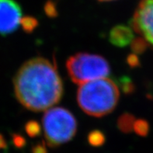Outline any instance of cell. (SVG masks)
<instances>
[{"mask_svg": "<svg viewBox=\"0 0 153 153\" xmlns=\"http://www.w3.org/2000/svg\"><path fill=\"white\" fill-rule=\"evenodd\" d=\"M134 40V33L131 27L117 25L111 29L109 33V41L116 47L124 48L130 45Z\"/></svg>", "mask_w": 153, "mask_h": 153, "instance_id": "obj_7", "label": "cell"}, {"mask_svg": "<svg viewBox=\"0 0 153 153\" xmlns=\"http://www.w3.org/2000/svg\"><path fill=\"white\" fill-rule=\"evenodd\" d=\"M134 131L138 135L146 136L149 134V124L146 120H143V119L135 120L134 124Z\"/></svg>", "mask_w": 153, "mask_h": 153, "instance_id": "obj_11", "label": "cell"}, {"mask_svg": "<svg viewBox=\"0 0 153 153\" xmlns=\"http://www.w3.org/2000/svg\"><path fill=\"white\" fill-rule=\"evenodd\" d=\"M127 62H128V64L132 68H136V67L139 66L140 65L139 58H138V55L135 54L128 55V58H127Z\"/></svg>", "mask_w": 153, "mask_h": 153, "instance_id": "obj_16", "label": "cell"}, {"mask_svg": "<svg viewBox=\"0 0 153 153\" xmlns=\"http://www.w3.org/2000/svg\"><path fill=\"white\" fill-rule=\"evenodd\" d=\"M14 138V143L16 144V146H18V147H20V146H23L25 143V139L23 138H22L21 136L19 135H15L13 137Z\"/></svg>", "mask_w": 153, "mask_h": 153, "instance_id": "obj_18", "label": "cell"}, {"mask_svg": "<svg viewBox=\"0 0 153 153\" xmlns=\"http://www.w3.org/2000/svg\"><path fill=\"white\" fill-rule=\"evenodd\" d=\"M43 128L48 145L57 147L69 142L75 136L77 122L69 111L62 107H53L44 115Z\"/></svg>", "mask_w": 153, "mask_h": 153, "instance_id": "obj_3", "label": "cell"}, {"mask_svg": "<svg viewBox=\"0 0 153 153\" xmlns=\"http://www.w3.org/2000/svg\"><path fill=\"white\" fill-rule=\"evenodd\" d=\"M71 79L78 84L106 78L110 74L107 61L100 55L78 53L70 57L66 62Z\"/></svg>", "mask_w": 153, "mask_h": 153, "instance_id": "obj_4", "label": "cell"}, {"mask_svg": "<svg viewBox=\"0 0 153 153\" xmlns=\"http://www.w3.org/2000/svg\"><path fill=\"white\" fill-rule=\"evenodd\" d=\"M88 141L91 146H100L104 143L105 136L100 131H93L88 135Z\"/></svg>", "mask_w": 153, "mask_h": 153, "instance_id": "obj_10", "label": "cell"}, {"mask_svg": "<svg viewBox=\"0 0 153 153\" xmlns=\"http://www.w3.org/2000/svg\"><path fill=\"white\" fill-rule=\"evenodd\" d=\"M131 23L137 33L153 45V0H141Z\"/></svg>", "mask_w": 153, "mask_h": 153, "instance_id": "obj_5", "label": "cell"}, {"mask_svg": "<svg viewBox=\"0 0 153 153\" xmlns=\"http://www.w3.org/2000/svg\"><path fill=\"white\" fill-rule=\"evenodd\" d=\"M20 24H21L22 27H23V29L24 30L25 32H27V33H31L37 27L38 22H37V20L34 17L25 16V17L22 18Z\"/></svg>", "mask_w": 153, "mask_h": 153, "instance_id": "obj_13", "label": "cell"}, {"mask_svg": "<svg viewBox=\"0 0 153 153\" xmlns=\"http://www.w3.org/2000/svg\"><path fill=\"white\" fill-rule=\"evenodd\" d=\"M45 10L46 14L50 17H55L57 16V10L54 3L52 2H48L45 5Z\"/></svg>", "mask_w": 153, "mask_h": 153, "instance_id": "obj_15", "label": "cell"}, {"mask_svg": "<svg viewBox=\"0 0 153 153\" xmlns=\"http://www.w3.org/2000/svg\"><path fill=\"white\" fill-rule=\"evenodd\" d=\"M118 81L120 86L121 87L124 93L129 94V93H131L134 91V85L129 77L123 76Z\"/></svg>", "mask_w": 153, "mask_h": 153, "instance_id": "obj_14", "label": "cell"}, {"mask_svg": "<svg viewBox=\"0 0 153 153\" xmlns=\"http://www.w3.org/2000/svg\"><path fill=\"white\" fill-rule=\"evenodd\" d=\"M6 147V141L4 139V138L0 134V149H5Z\"/></svg>", "mask_w": 153, "mask_h": 153, "instance_id": "obj_19", "label": "cell"}, {"mask_svg": "<svg viewBox=\"0 0 153 153\" xmlns=\"http://www.w3.org/2000/svg\"><path fill=\"white\" fill-rule=\"evenodd\" d=\"M25 131L30 137L34 138V137H37L41 134V125L36 120H30L26 124Z\"/></svg>", "mask_w": 153, "mask_h": 153, "instance_id": "obj_12", "label": "cell"}, {"mask_svg": "<svg viewBox=\"0 0 153 153\" xmlns=\"http://www.w3.org/2000/svg\"><path fill=\"white\" fill-rule=\"evenodd\" d=\"M131 48L132 51L135 54H141L147 49L148 44L146 40L142 37H137L134 38V40L131 43Z\"/></svg>", "mask_w": 153, "mask_h": 153, "instance_id": "obj_9", "label": "cell"}, {"mask_svg": "<svg viewBox=\"0 0 153 153\" xmlns=\"http://www.w3.org/2000/svg\"><path fill=\"white\" fill-rule=\"evenodd\" d=\"M119 97L117 84L106 78L81 84L77 91L80 108L88 115L97 117L112 112L118 103Z\"/></svg>", "mask_w": 153, "mask_h": 153, "instance_id": "obj_2", "label": "cell"}, {"mask_svg": "<svg viewBox=\"0 0 153 153\" xmlns=\"http://www.w3.org/2000/svg\"><path fill=\"white\" fill-rule=\"evenodd\" d=\"M19 103L30 111L39 112L60 101L63 85L56 67L48 59L32 58L23 65L13 81Z\"/></svg>", "mask_w": 153, "mask_h": 153, "instance_id": "obj_1", "label": "cell"}, {"mask_svg": "<svg viewBox=\"0 0 153 153\" xmlns=\"http://www.w3.org/2000/svg\"><path fill=\"white\" fill-rule=\"evenodd\" d=\"M22 19V10L15 0H0V34L12 33Z\"/></svg>", "mask_w": 153, "mask_h": 153, "instance_id": "obj_6", "label": "cell"}, {"mask_svg": "<svg viewBox=\"0 0 153 153\" xmlns=\"http://www.w3.org/2000/svg\"><path fill=\"white\" fill-rule=\"evenodd\" d=\"M99 1H101V2H108V1H113V0H99Z\"/></svg>", "mask_w": 153, "mask_h": 153, "instance_id": "obj_20", "label": "cell"}, {"mask_svg": "<svg viewBox=\"0 0 153 153\" xmlns=\"http://www.w3.org/2000/svg\"><path fill=\"white\" fill-rule=\"evenodd\" d=\"M135 118L133 115L125 113L117 120V128L124 133H129L134 130V124Z\"/></svg>", "mask_w": 153, "mask_h": 153, "instance_id": "obj_8", "label": "cell"}, {"mask_svg": "<svg viewBox=\"0 0 153 153\" xmlns=\"http://www.w3.org/2000/svg\"><path fill=\"white\" fill-rule=\"evenodd\" d=\"M33 153H47L46 149L44 144H39L34 146L33 149Z\"/></svg>", "mask_w": 153, "mask_h": 153, "instance_id": "obj_17", "label": "cell"}]
</instances>
